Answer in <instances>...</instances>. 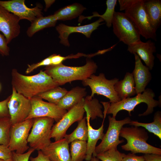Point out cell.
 <instances>
[{"label": "cell", "mask_w": 161, "mask_h": 161, "mask_svg": "<svg viewBox=\"0 0 161 161\" xmlns=\"http://www.w3.org/2000/svg\"><path fill=\"white\" fill-rule=\"evenodd\" d=\"M155 94L152 90L147 88L142 93L136 95L133 97H128L114 103L101 102L104 107V116L106 114H112V117L115 118L117 113L120 111L125 110L128 112L129 116H131V112L134 111L135 107L141 103H145L147 106L146 110L142 114L138 115L139 116H147L151 114L154 108L160 106L161 102L154 99Z\"/></svg>", "instance_id": "3957f363"}, {"label": "cell", "mask_w": 161, "mask_h": 161, "mask_svg": "<svg viewBox=\"0 0 161 161\" xmlns=\"http://www.w3.org/2000/svg\"><path fill=\"white\" fill-rule=\"evenodd\" d=\"M33 119L27 141L31 148L38 151L47 146L52 142L50 133L55 120L49 117Z\"/></svg>", "instance_id": "8992f818"}, {"label": "cell", "mask_w": 161, "mask_h": 161, "mask_svg": "<svg viewBox=\"0 0 161 161\" xmlns=\"http://www.w3.org/2000/svg\"><path fill=\"white\" fill-rule=\"evenodd\" d=\"M0 161H13V160L12 159L8 160H4L3 159H0Z\"/></svg>", "instance_id": "f6af8a7d"}, {"label": "cell", "mask_w": 161, "mask_h": 161, "mask_svg": "<svg viewBox=\"0 0 161 161\" xmlns=\"http://www.w3.org/2000/svg\"><path fill=\"white\" fill-rule=\"evenodd\" d=\"M86 93V88L75 87L68 91L57 105L62 109L68 111L84 98Z\"/></svg>", "instance_id": "7402d4cb"}, {"label": "cell", "mask_w": 161, "mask_h": 161, "mask_svg": "<svg viewBox=\"0 0 161 161\" xmlns=\"http://www.w3.org/2000/svg\"><path fill=\"white\" fill-rule=\"evenodd\" d=\"M119 136L125 138L127 143L121 146L122 149L132 153H142L161 154V149L148 144V136L145 129L137 126L123 127Z\"/></svg>", "instance_id": "5b68a950"}, {"label": "cell", "mask_w": 161, "mask_h": 161, "mask_svg": "<svg viewBox=\"0 0 161 161\" xmlns=\"http://www.w3.org/2000/svg\"><path fill=\"white\" fill-rule=\"evenodd\" d=\"M122 161H145V160L143 156H138L131 153L126 154Z\"/></svg>", "instance_id": "ab89813d"}, {"label": "cell", "mask_w": 161, "mask_h": 161, "mask_svg": "<svg viewBox=\"0 0 161 161\" xmlns=\"http://www.w3.org/2000/svg\"><path fill=\"white\" fill-rule=\"evenodd\" d=\"M112 26L114 34L128 46L140 40L139 32L124 13L115 11Z\"/></svg>", "instance_id": "ba28073f"}, {"label": "cell", "mask_w": 161, "mask_h": 161, "mask_svg": "<svg viewBox=\"0 0 161 161\" xmlns=\"http://www.w3.org/2000/svg\"><path fill=\"white\" fill-rule=\"evenodd\" d=\"M30 100L31 109L26 119L39 117H49L53 119L57 122L67 112L57 105L44 101L37 96L32 97Z\"/></svg>", "instance_id": "4fadbf2b"}, {"label": "cell", "mask_w": 161, "mask_h": 161, "mask_svg": "<svg viewBox=\"0 0 161 161\" xmlns=\"http://www.w3.org/2000/svg\"><path fill=\"white\" fill-rule=\"evenodd\" d=\"M117 1V0H107L106 2L107 8L105 12L102 15H99L97 12L93 13V15L85 17L80 16L78 21L80 22L85 18L90 19L93 17H98L105 21L106 26L110 28L112 26V23L115 11V8Z\"/></svg>", "instance_id": "83f0119b"}, {"label": "cell", "mask_w": 161, "mask_h": 161, "mask_svg": "<svg viewBox=\"0 0 161 161\" xmlns=\"http://www.w3.org/2000/svg\"><path fill=\"white\" fill-rule=\"evenodd\" d=\"M35 150L31 148L28 151L22 154H19L13 151L12 159L13 161H29L31 154Z\"/></svg>", "instance_id": "d590c367"}, {"label": "cell", "mask_w": 161, "mask_h": 161, "mask_svg": "<svg viewBox=\"0 0 161 161\" xmlns=\"http://www.w3.org/2000/svg\"><path fill=\"white\" fill-rule=\"evenodd\" d=\"M8 44L5 36L0 33V55L3 56L9 55L10 48Z\"/></svg>", "instance_id": "74e56055"}, {"label": "cell", "mask_w": 161, "mask_h": 161, "mask_svg": "<svg viewBox=\"0 0 161 161\" xmlns=\"http://www.w3.org/2000/svg\"><path fill=\"white\" fill-rule=\"evenodd\" d=\"M30 161H51L41 150L38 151V154L35 157H30Z\"/></svg>", "instance_id": "b9f144b4"}, {"label": "cell", "mask_w": 161, "mask_h": 161, "mask_svg": "<svg viewBox=\"0 0 161 161\" xmlns=\"http://www.w3.org/2000/svg\"><path fill=\"white\" fill-rule=\"evenodd\" d=\"M57 20L53 15L38 18L31 22L26 32L29 37H32L36 32L45 28L55 26Z\"/></svg>", "instance_id": "cb8c5ba5"}, {"label": "cell", "mask_w": 161, "mask_h": 161, "mask_svg": "<svg viewBox=\"0 0 161 161\" xmlns=\"http://www.w3.org/2000/svg\"><path fill=\"white\" fill-rule=\"evenodd\" d=\"M126 155L118 151L117 147H114L97 155L96 157L101 161H122Z\"/></svg>", "instance_id": "d6a6232c"}, {"label": "cell", "mask_w": 161, "mask_h": 161, "mask_svg": "<svg viewBox=\"0 0 161 161\" xmlns=\"http://www.w3.org/2000/svg\"><path fill=\"white\" fill-rule=\"evenodd\" d=\"M11 75L12 87L17 92L29 99L58 86L51 77L42 70L36 75L27 76L13 69Z\"/></svg>", "instance_id": "6da1fadb"}, {"label": "cell", "mask_w": 161, "mask_h": 161, "mask_svg": "<svg viewBox=\"0 0 161 161\" xmlns=\"http://www.w3.org/2000/svg\"><path fill=\"white\" fill-rule=\"evenodd\" d=\"M20 20L17 16L0 6V31L3 33L8 44L19 35Z\"/></svg>", "instance_id": "9a60e30c"}, {"label": "cell", "mask_w": 161, "mask_h": 161, "mask_svg": "<svg viewBox=\"0 0 161 161\" xmlns=\"http://www.w3.org/2000/svg\"><path fill=\"white\" fill-rule=\"evenodd\" d=\"M0 6L19 17L20 20L26 19L31 22L43 16L42 6L37 4L33 8L28 7L24 0H0Z\"/></svg>", "instance_id": "5bb4252c"}, {"label": "cell", "mask_w": 161, "mask_h": 161, "mask_svg": "<svg viewBox=\"0 0 161 161\" xmlns=\"http://www.w3.org/2000/svg\"><path fill=\"white\" fill-rule=\"evenodd\" d=\"M134 55L135 64L132 73L135 83L136 95L143 93L151 81L152 76L150 70L142 63L141 59L136 53Z\"/></svg>", "instance_id": "d6986e66"}, {"label": "cell", "mask_w": 161, "mask_h": 161, "mask_svg": "<svg viewBox=\"0 0 161 161\" xmlns=\"http://www.w3.org/2000/svg\"><path fill=\"white\" fill-rule=\"evenodd\" d=\"M34 119H29L12 125L8 147L12 151L23 154L29 148L27 139Z\"/></svg>", "instance_id": "8fae6325"}, {"label": "cell", "mask_w": 161, "mask_h": 161, "mask_svg": "<svg viewBox=\"0 0 161 161\" xmlns=\"http://www.w3.org/2000/svg\"><path fill=\"white\" fill-rule=\"evenodd\" d=\"M67 92L65 88L58 86L40 93L36 96L42 99L47 100L49 103L57 105Z\"/></svg>", "instance_id": "4dcf8cb0"}, {"label": "cell", "mask_w": 161, "mask_h": 161, "mask_svg": "<svg viewBox=\"0 0 161 161\" xmlns=\"http://www.w3.org/2000/svg\"><path fill=\"white\" fill-rule=\"evenodd\" d=\"M119 80L117 78L109 80L104 74L100 73L98 75H92L82 81L83 85L89 86L91 90L90 97H93L95 94L103 95L109 100L110 103L118 102L121 100L114 89V85Z\"/></svg>", "instance_id": "52a82bcc"}, {"label": "cell", "mask_w": 161, "mask_h": 161, "mask_svg": "<svg viewBox=\"0 0 161 161\" xmlns=\"http://www.w3.org/2000/svg\"><path fill=\"white\" fill-rule=\"evenodd\" d=\"M55 1V0H44L46 4L45 10H46L51 4L54 2Z\"/></svg>", "instance_id": "7bdbcfd3"}, {"label": "cell", "mask_w": 161, "mask_h": 161, "mask_svg": "<svg viewBox=\"0 0 161 161\" xmlns=\"http://www.w3.org/2000/svg\"><path fill=\"white\" fill-rule=\"evenodd\" d=\"M120 11L132 22L140 35L157 41L156 31L151 26L143 5L144 0H118Z\"/></svg>", "instance_id": "277c9868"}, {"label": "cell", "mask_w": 161, "mask_h": 161, "mask_svg": "<svg viewBox=\"0 0 161 161\" xmlns=\"http://www.w3.org/2000/svg\"><path fill=\"white\" fill-rule=\"evenodd\" d=\"M105 118V117L103 118L101 126L96 129L93 128L91 125L90 123V119L86 118L88 130L87 150L85 159L86 161H89L92 158L98 141L99 140H102L103 137L105 134L103 133V123Z\"/></svg>", "instance_id": "44dd1931"}, {"label": "cell", "mask_w": 161, "mask_h": 161, "mask_svg": "<svg viewBox=\"0 0 161 161\" xmlns=\"http://www.w3.org/2000/svg\"><path fill=\"white\" fill-rule=\"evenodd\" d=\"M1 87L0 84V90H1Z\"/></svg>", "instance_id": "bcb514c9"}, {"label": "cell", "mask_w": 161, "mask_h": 161, "mask_svg": "<svg viewBox=\"0 0 161 161\" xmlns=\"http://www.w3.org/2000/svg\"><path fill=\"white\" fill-rule=\"evenodd\" d=\"M104 20L101 18L90 24L80 26H70L61 24L57 26L56 29L59 34L60 43L65 46L69 47V44L68 38L69 35L72 33L79 32L84 35L86 37H90L92 32L97 29L101 23Z\"/></svg>", "instance_id": "2e32d148"}, {"label": "cell", "mask_w": 161, "mask_h": 161, "mask_svg": "<svg viewBox=\"0 0 161 161\" xmlns=\"http://www.w3.org/2000/svg\"><path fill=\"white\" fill-rule=\"evenodd\" d=\"M109 126L107 130L104 134L100 144L96 146L92 157H96L97 155L103 153L124 142L123 140H119L120 131L123 126L126 124H129L131 120L129 117L124 119L117 120L115 118L108 117Z\"/></svg>", "instance_id": "9c48e42d"}, {"label": "cell", "mask_w": 161, "mask_h": 161, "mask_svg": "<svg viewBox=\"0 0 161 161\" xmlns=\"http://www.w3.org/2000/svg\"><path fill=\"white\" fill-rule=\"evenodd\" d=\"M102 106L96 98L88 95L84 98V109L86 113V118L92 120L97 117L103 118L104 114L102 110Z\"/></svg>", "instance_id": "484cf974"}, {"label": "cell", "mask_w": 161, "mask_h": 161, "mask_svg": "<svg viewBox=\"0 0 161 161\" xmlns=\"http://www.w3.org/2000/svg\"><path fill=\"white\" fill-rule=\"evenodd\" d=\"M87 150V142L76 140L71 143L70 154L71 161H83Z\"/></svg>", "instance_id": "f546056e"}, {"label": "cell", "mask_w": 161, "mask_h": 161, "mask_svg": "<svg viewBox=\"0 0 161 161\" xmlns=\"http://www.w3.org/2000/svg\"><path fill=\"white\" fill-rule=\"evenodd\" d=\"M143 156L145 161H161V154H148Z\"/></svg>", "instance_id": "60d3db41"}, {"label": "cell", "mask_w": 161, "mask_h": 161, "mask_svg": "<svg viewBox=\"0 0 161 161\" xmlns=\"http://www.w3.org/2000/svg\"><path fill=\"white\" fill-rule=\"evenodd\" d=\"M143 5L149 22L156 31L161 24V0H144Z\"/></svg>", "instance_id": "ffe728a7"}, {"label": "cell", "mask_w": 161, "mask_h": 161, "mask_svg": "<svg viewBox=\"0 0 161 161\" xmlns=\"http://www.w3.org/2000/svg\"><path fill=\"white\" fill-rule=\"evenodd\" d=\"M69 143L64 138L41 150L51 161H71Z\"/></svg>", "instance_id": "ac0fdd59"}, {"label": "cell", "mask_w": 161, "mask_h": 161, "mask_svg": "<svg viewBox=\"0 0 161 161\" xmlns=\"http://www.w3.org/2000/svg\"><path fill=\"white\" fill-rule=\"evenodd\" d=\"M7 106L12 125L26 120L31 109L30 99L17 92L13 87Z\"/></svg>", "instance_id": "7c38bea8"}, {"label": "cell", "mask_w": 161, "mask_h": 161, "mask_svg": "<svg viewBox=\"0 0 161 161\" xmlns=\"http://www.w3.org/2000/svg\"><path fill=\"white\" fill-rule=\"evenodd\" d=\"M128 46V52L132 54H136L150 70L152 69L155 58L153 54L156 51L155 44L154 42L151 39L146 42L140 40Z\"/></svg>", "instance_id": "e0dca14e"}, {"label": "cell", "mask_w": 161, "mask_h": 161, "mask_svg": "<svg viewBox=\"0 0 161 161\" xmlns=\"http://www.w3.org/2000/svg\"><path fill=\"white\" fill-rule=\"evenodd\" d=\"M84 56L88 57H91L93 56V54L86 55L83 53H78L76 55H71L66 57L61 56L60 55L53 54L51 58V62L52 64L55 65H58L62 63L64 60L71 58H76Z\"/></svg>", "instance_id": "836d02e7"}, {"label": "cell", "mask_w": 161, "mask_h": 161, "mask_svg": "<svg viewBox=\"0 0 161 161\" xmlns=\"http://www.w3.org/2000/svg\"><path fill=\"white\" fill-rule=\"evenodd\" d=\"M11 126L10 118L0 119V144L8 147Z\"/></svg>", "instance_id": "1f68e13d"}, {"label": "cell", "mask_w": 161, "mask_h": 161, "mask_svg": "<svg viewBox=\"0 0 161 161\" xmlns=\"http://www.w3.org/2000/svg\"><path fill=\"white\" fill-rule=\"evenodd\" d=\"M84 98L68 110L62 118L53 125L50 137L55 141L63 138L69 127L74 123L78 122L83 118L85 112L84 109Z\"/></svg>", "instance_id": "30bf717a"}, {"label": "cell", "mask_w": 161, "mask_h": 161, "mask_svg": "<svg viewBox=\"0 0 161 161\" xmlns=\"http://www.w3.org/2000/svg\"><path fill=\"white\" fill-rule=\"evenodd\" d=\"M114 89L121 100L136 95L132 73L126 72L123 79L115 84Z\"/></svg>", "instance_id": "603a6c76"}, {"label": "cell", "mask_w": 161, "mask_h": 161, "mask_svg": "<svg viewBox=\"0 0 161 161\" xmlns=\"http://www.w3.org/2000/svg\"><path fill=\"white\" fill-rule=\"evenodd\" d=\"M13 151L8 146L0 144V159L8 160L12 159Z\"/></svg>", "instance_id": "f35d334b"}, {"label": "cell", "mask_w": 161, "mask_h": 161, "mask_svg": "<svg viewBox=\"0 0 161 161\" xmlns=\"http://www.w3.org/2000/svg\"><path fill=\"white\" fill-rule=\"evenodd\" d=\"M154 121L151 123H144L137 121H131L129 124L134 126H142L149 132L153 133L161 140V112L158 111L155 113Z\"/></svg>", "instance_id": "f1b7e54d"}, {"label": "cell", "mask_w": 161, "mask_h": 161, "mask_svg": "<svg viewBox=\"0 0 161 161\" xmlns=\"http://www.w3.org/2000/svg\"><path fill=\"white\" fill-rule=\"evenodd\" d=\"M51 65V56L50 55L39 62L36 63H34L31 65L28 64V67L25 71V73L26 74H28L39 67L43 66H47Z\"/></svg>", "instance_id": "e575fe53"}, {"label": "cell", "mask_w": 161, "mask_h": 161, "mask_svg": "<svg viewBox=\"0 0 161 161\" xmlns=\"http://www.w3.org/2000/svg\"><path fill=\"white\" fill-rule=\"evenodd\" d=\"M10 97V95L4 100L0 101V119L10 118L7 106Z\"/></svg>", "instance_id": "8d00e7d4"}, {"label": "cell", "mask_w": 161, "mask_h": 161, "mask_svg": "<svg viewBox=\"0 0 161 161\" xmlns=\"http://www.w3.org/2000/svg\"><path fill=\"white\" fill-rule=\"evenodd\" d=\"M77 128L71 134H66L64 138L69 143L76 140L86 141L88 139V130L86 117L78 122Z\"/></svg>", "instance_id": "4316f807"}, {"label": "cell", "mask_w": 161, "mask_h": 161, "mask_svg": "<svg viewBox=\"0 0 161 161\" xmlns=\"http://www.w3.org/2000/svg\"><path fill=\"white\" fill-rule=\"evenodd\" d=\"M89 161H100V160L96 157H92L91 159Z\"/></svg>", "instance_id": "ee69618b"}, {"label": "cell", "mask_w": 161, "mask_h": 161, "mask_svg": "<svg viewBox=\"0 0 161 161\" xmlns=\"http://www.w3.org/2000/svg\"><path fill=\"white\" fill-rule=\"evenodd\" d=\"M86 8L79 3H74L56 11L53 15L57 20H70L80 16Z\"/></svg>", "instance_id": "d4e9b609"}, {"label": "cell", "mask_w": 161, "mask_h": 161, "mask_svg": "<svg viewBox=\"0 0 161 161\" xmlns=\"http://www.w3.org/2000/svg\"><path fill=\"white\" fill-rule=\"evenodd\" d=\"M97 68L94 61L87 59L86 64L82 66H67L62 63L46 66L44 71L59 86L74 80H84L95 73Z\"/></svg>", "instance_id": "7a4b0ae2"}]
</instances>
